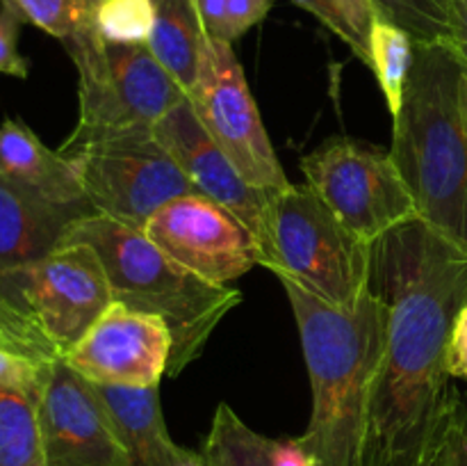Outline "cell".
I'll return each instance as SVG.
<instances>
[{"label":"cell","instance_id":"obj_1","mask_svg":"<svg viewBox=\"0 0 467 466\" xmlns=\"http://www.w3.org/2000/svg\"><path fill=\"white\" fill-rule=\"evenodd\" d=\"M369 288L388 304V338L360 466H420L456 396L447 347L467 302V249L415 217L372 242Z\"/></svg>","mask_w":467,"mask_h":466},{"label":"cell","instance_id":"obj_2","mask_svg":"<svg viewBox=\"0 0 467 466\" xmlns=\"http://www.w3.org/2000/svg\"><path fill=\"white\" fill-rule=\"evenodd\" d=\"M299 329L313 414L299 441L317 466H360L369 400L386 352L388 304L369 288L351 309L278 277Z\"/></svg>","mask_w":467,"mask_h":466},{"label":"cell","instance_id":"obj_3","mask_svg":"<svg viewBox=\"0 0 467 466\" xmlns=\"http://www.w3.org/2000/svg\"><path fill=\"white\" fill-rule=\"evenodd\" d=\"M467 62L451 41L415 44L392 128L400 167L418 217L467 249Z\"/></svg>","mask_w":467,"mask_h":466},{"label":"cell","instance_id":"obj_4","mask_svg":"<svg viewBox=\"0 0 467 466\" xmlns=\"http://www.w3.org/2000/svg\"><path fill=\"white\" fill-rule=\"evenodd\" d=\"M59 245L91 247L108 274L112 302L167 323L173 338L169 377L199 359L222 320L242 302L237 288L196 277L169 259L144 231L105 215L78 217Z\"/></svg>","mask_w":467,"mask_h":466},{"label":"cell","instance_id":"obj_5","mask_svg":"<svg viewBox=\"0 0 467 466\" xmlns=\"http://www.w3.org/2000/svg\"><path fill=\"white\" fill-rule=\"evenodd\" d=\"M109 304L99 254L57 245L0 281V347L36 364L64 359Z\"/></svg>","mask_w":467,"mask_h":466},{"label":"cell","instance_id":"obj_6","mask_svg":"<svg viewBox=\"0 0 467 466\" xmlns=\"http://www.w3.org/2000/svg\"><path fill=\"white\" fill-rule=\"evenodd\" d=\"M263 268L351 309L369 291L372 242L349 231L313 187L290 183L272 192Z\"/></svg>","mask_w":467,"mask_h":466},{"label":"cell","instance_id":"obj_7","mask_svg":"<svg viewBox=\"0 0 467 466\" xmlns=\"http://www.w3.org/2000/svg\"><path fill=\"white\" fill-rule=\"evenodd\" d=\"M78 69L80 117L71 135L153 131L155 123L187 99L146 44H112L89 26L64 41Z\"/></svg>","mask_w":467,"mask_h":466},{"label":"cell","instance_id":"obj_8","mask_svg":"<svg viewBox=\"0 0 467 466\" xmlns=\"http://www.w3.org/2000/svg\"><path fill=\"white\" fill-rule=\"evenodd\" d=\"M57 151L78 167L96 215L140 231L169 201L196 192L153 131L68 135Z\"/></svg>","mask_w":467,"mask_h":466},{"label":"cell","instance_id":"obj_9","mask_svg":"<svg viewBox=\"0 0 467 466\" xmlns=\"http://www.w3.org/2000/svg\"><path fill=\"white\" fill-rule=\"evenodd\" d=\"M301 172L333 215L368 242L418 217L390 151L351 137H328L301 160Z\"/></svg>","mask_w":467,"mask_h":466},{"label":"cell","instance_id":"obj_10","mask_svg":"<svg viewBox=\"0 0 467 466\" xmlns=\"http://www.w3.org/2000/svg\"><path fill=\"white\" fill-rule=\"evenodd\" d=\"M187 99L205 132L251 185L263 190L290 185L233 44L210 39L199 85Z\"/></svg>","mask_w":467,"mask_h":466},{"label":"cell","instance_id":"obj_11","mask_svg":"<svg viewBox=\"0 0 467 466\" xmlns=\"http://www.w3.org/2000/svg\"><path fill=\"white\" fill-rule=\"evenodd\" d=\"M46 466H135L94 382L55 359L36 396Z\"/></svg>","mask_w":467,"mask_h":466},{"label":"cell","instance_id":"obj_12","mask_svg":"<svg viewBox=\"0 0 467 466\" xmlns=\"http://www.w3.org/2000/svg\"><path fill=\"white\" fill-rule=\"evenodd\" d=\"M144 233L169 259L210 283L228 286L260 265L258 245L244 224L199 192L162 206Z\"/></svg>","mask_w":467,"mask_h":466},{"label":"cell","instance_id":"obj_13","mask_svg":"<svg viewBox=\"0 0 467 466\" xmlns=\"http://www.w3.org/2000/svg\"><path fill=\"white\" fill-rule=\"evenodd\" d=\"M171 347V332L162 318L112 302L64 359L94 384L160 387Z\"/></svg>","mask_w":467,"mask_h":466},{"label":"cell","instance_id":"obj_14","mask_svg":"<svg viewBox=\"0 0 467 466\" xmlns=\"http://www.w3.org/2000/svg\"><path fill=\"white\" fill-rule=\"evenodd\" d=\"M153 135L176 160L199 195L208 196L226 213H231L237 222L244 224L258 245L260 265H263L267 254V222L274 190L251 185L237 172L235 164L223 155V151L201 126L190 99H182L181 103L173 105L155 123Z\"/></svg>","mask_w":467,"mask_h":466},{"label":"cell","instance_id":"obj_15","mask_svg":"<svg viewBox=\"0 0 467 466\" xmlns=\"http://www.w3.org/2000/svg\"><path fill=\"white\" fill-rule=\"evenodd\" d=\"M0 178L46 204L94 213L73 160L48 149L18 119L0 123Z\"/></svg>","mask_w":467,"mask_h":466},{"label":"cell","instance_id":"obj_16","mask_svg":"<svg viewBox=\"0 0 467 466\" xmlns=\"http://www.w3.org/2000/svg\"><path fill=\"white\" fill-rule=\"evenodd\" d=\"M82 215L91 213L46 204L0 178V281L53 251Z\"/></svg>","mask_w":467,"mask_h":466},{"label":"cell","instance_id":"obj_17","mask_svg":"<svg viewBox=\"0 0 467 466\" xmlns=\"http://www.w3.org/2000/svg\"><path fill=\"white\" fill-rule=\"evenodd\" d=\"M135 466H176L187 448L178 446L164 423L160 387L94 384Z\"/></svg>","mask_w":467,"mask_h":466},{"label":"cell","instance_id":"obj_18","mask_svg":"<svg viewBox=\"0 0 467 466\" xmlns=\"http://www.w3.org/2000/svg\"><path fill=\"white\" fill-rule=\"evenodd\" d=\"M208 44L196 0H155V26L146 46L187 96L199 85Z\"/></svg>","mask_w":467,"mask_h":466},{"label":"cell","instance_id":"obj_19","mask_svg":"<svg viewBox=\"0 0 467 466\" xmlns=\"http://www.w3.org/2000/svg\"><path fill=\"white\" fill-rule=\"evenodd\" d=\"M0 466H46L36 393L0 388Z\"/></svg>","mask_w":467,"mask_h":466},{"label":"cell","instance_id":"obj_20","mask_svg":"<svg viewBox=\"0 0 467 466\" xmlns=\"http://www.w3.org/2000/svg\"><path fill=\"white\" fill-rule=\"evenodd\" d=\"M272 441L251 429L226 402L217 407L201 455L205 466H272Z\"/></svg>","mask_w":467,"mask_h":466},{"label":"cell","instance_id":"obj_21","mask_svg":"<svg viewBox=\"0 0 467 466\" xmlns=\"http://www.w3.org/2000/svg\"><path fill=\"white\" fill-rule=\"evenodd\" d=\"M369 53H372V71L377 76L388 110L395 117L404 99L406 80L415 55V41L406 30L395 23L379 18L369 35Z\"/></svg>","mask_w":467,"mask_h":466},{"label":"cell","instance_id":"obj_22","mask_svg":"<svg viewBox=\"0 0 467 466\" xmlns=\"http://www.w3.org/2000/svg\"><path fill=\"white\" fill-rule=\"evenodd\" d=\"M21 16L64 44L85 27L94 26L103 0H0Z\"/></svg>","mask_w":467,"mask_h":466},{"label":"cell","instance_id":"obj_23","mask_svg":"<svg viewBox=\"0 0 467 466\" xmlns=\"http://www.w3.org/2000/svg\"><path fill=\"white\" fill-rule=\"evenodd\" d=\"M379 18L395 23L413 37L415 44L422 41H451L450 0H374Z\"/></svg>","mask_w":467,"mask_h":466},{"label":"cell","instance_id":"obj_24","mask_svg":"<svg viewBox=\"0 0 467 466\" xmlns=\"http://www.w3.org/2000/svg\"><path fill=\"white\" fill-rule=\"evenodd\" d=\"M155 26V0H103L96 27L112 44H146Z\"/></svg>","mask_w":467,"mask_h":466},{"label":"cell","instance_id":"obj_25","mask_svg":"<svg viewBox=\"0 0 467 466\" xmlns=\"http://www.w3.org/2000/svg\"><path fill=\"white\" fill-rule=\"evenodd\" d=\"M436 457L438 466H467V396L459 388L438 432Z\"/></svg>","mask_w":467,"mask_h":466},{"label":"cell","instance_id":"obj_26","mask_svg":"<svg viewBox=\"0 0 467 466\" xmlns=\"http://www.w3.org/2000/svg\"><path fill=\"white\" fill-rule=\"evenodd\" d=\"M295 5H299L301 9H306L308 14H313L322 26H327L328 30L336 37H340L347 46L351 48V53L365 64V67H372V53H369V46L356 35L354 27L349 26L347 16L342 14L340 5L336 0H292Z\"/></svg>","mask_w":467,"mask_h":466},{"label":"cell","instance_id":"obj_27","mask_svg":"<svg viewBox=\"0 0 467 466\" xmlns=\"http://www.w3.org/2000/svg\"><path fill=\"white\" fill-rule=\"evenodd\" d=\"M21 26V16L7 5L0 3V73L26 80L30 76V62L18 50Z\"/></svg>","mask_w":467,"mask_h":466},{"label":"cell","instance_id":"obj_28","mask_svg":"<svg viewBox=\"0 0 467 466\" xmlns=\"http://www.w3.org/2000/svg\"><path fill=\"white\" fill-rule=\"evenodd\" d=\"M44 365L18 352L0 347V388H21L39 396L41 379H44Z\"/></svg>","mask_w":467,"mask_h":466},{"label":"cell","instance_id":"obj_29","mask_svg":"<svg viewBox=\"0 0 467 466\" xmlns=\"http://www.w3.org/2000/svg\"><path fill=\"white\" fill-rule=\"evenodd\" d=\"M272 9V0H228V23L233 41L258 26Z\"/></svg>","mask_w":467,"mask_h":466},{"label":"cell","instance_id":"obj_30","mask_svg":"<svg viewBox=\"0 0 467 466\" xmlns=\"http://www.w3.org/2000/svg\"><path fill=\"white\" fill-rule=\"evenodd\" d=\"M447 373L451 379H465L467 382V302L456 315L454 329L447 347Z\"/></svg>","mask_w":467,"mask_h":466},{"label":"cell","instance_id":"obj_31","mask_svg":"<svg viewBox=\"0 0 467 466\" xmlns=\"http://www.w3.org/2000/svg\"><path fill=\"white\" fill-rule=\"evenodd\" d=\"M196 3H199V14L208 39L233 44L231 23H228V0H196Z\"/></svg>","mask_w":467,"mask_h":466},{"label":"cell","instance_id":"obj_32","mask_svg":"<svg viewBox=\"0 0 467 466\" xmlns=\"http://www.w3.org/2000/svg\"><path fill=\"white\" fill-rule=\"evenodd\" d=\"M336 3L340 5L342 14H345L349 26L356 30V35L369 46V35H372L374 23L379 21L374 0H336Z\"/></svg>","mask_w":467,"mask_h":466},{"label":"cell","instance_id":"obj_33","mask_svg":"<svg viewBox=\"0 0 467 466\" xmlns=\"http://www.w3.org/2000/svg\"><path fill=\"white\" fill-rule=\"evenodd\" d=\"M272 466H317V461L299 439H281V441L274 439Z\"/></svg>","mask_w":467,"mask_h":466},{"label":"cell","instance_id":"obj_34","mask_svg":"<svg viewBox=\"0 0 467 466\" xmlns=\"http://www.w3.org/2000/svg\"><path fill=\"white\" fill-rule=\"evenodd\" d=\"M450 14H451V44L459 48L467 62V0H450Z\"/></svg>","mask_w":467,"mask_h":466},{"label":"cell","instance_id":"obj_35","mask_svg":"<svg viewBox=\"0 0 467 466\" xmlns=\"http://www.w3.org/2000/svg\"><path fill=\"white\" fill-rule=\"evenodd\" d=\"M176 466H205V460H203V455H201V452H194V450H190V448H187L185 457H182V460L178 461Z\"/></svg>","mask_w":467,"mask_h":466},{"label":"cell","instance_id":"obj_36","mask_svg":"<svg viewBox=\"0 0 467 466\" xmlns=\"http://www.w3.org/2000/svg\"><path fill=\"white\" fill-rule=\"evenodd\" d=\"M442 423H445V420H442ZM441 428H442V425H441ZM438 432H441V429H438ZM436 439H438V434H436ZM436 439H433L431 448H429V450H427V455H424L422 464H420V466H438V457H436Z\"/></svg>","mask_w":467,"mask_h":466},{"label":"cell","instance_id":"obj_37","mask_svg":"<svg viewBox=\"0 0 467 466\" xmlns=\"http://www.w3.org/2000/svg\"><path fill=\"white\" fill-rule=\"evenodd\" d=\"M463 108H465V117H467V76H465V82H463Z\"/></svg>","mask_w":467,"mask_h":466}]
</instances>
